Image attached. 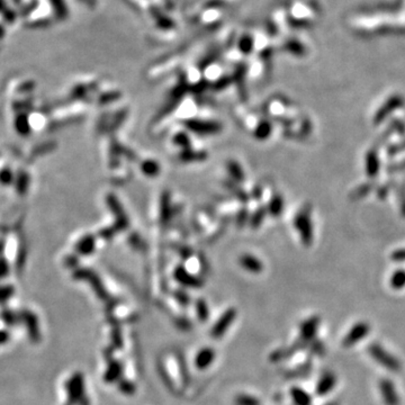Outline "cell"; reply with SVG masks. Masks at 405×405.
I'll return each mask as SVG.
<instances>
[{
	"instance_id": "cell-14",
	"label": "cell",
	"mask_w": 405,
	"mask_h": 405,
	"mask_svg": "<svg viewBox=\"0 0 405 405\" xmlns=\"http://www.w3.org/2000/svg\"><path fill=\"white\" fill-rule=\"evenodd\" d=\"M391 259L394 262H398V263L405 262V248L394 250L391 255Z\"/></svg>"
},
{
	"instance_id": "cell-6",
	"label": "cell",
	"mask_w": 405,
	"mask_h": 405,
	"mask_svg": "<svg viewBox=\"0 0 405 405\" xmlns=\"http://www.w3.org/2000/svg\"><path fill=\"white\" fill-rule=\"evenodd\" d=\"M235 317V312L230 311L224 314L222 317L220 318V321L215 324L214 328L212 329V337L213 338H221L224 334V332L228 330L231 322L234 320Z\"/></svg>"
},
{
	"instance_id": "cell-17",
	"label": "cell",
	"mask_w": 405,
	"mask_h": 405,
	"mask_svg": "<svg viewBox=\"0 0 405 405\" xmlns=\"http://www.w3.org/2000/svg\"><path fill=\"white\" fill-rule=\"evenodd\" d=\"M9 339V334L5 331H0V344L5 343Z\"/></svg>"
},
{
	"instance_id": "cell-5",
	"label": "cell",
	"mask_w": 405,
	"mask_h": 405,
	"mask_svg": "<svg viewBox=\"0 0 405 405\" xmlns=\"http://www.w3.org/2000/svg\"><path fill=\"white\" fill-rule=\"evenodd\" d=\"M215 351L214 349L206 347L203 348L198 351V354L195 357V365L198 369L204 370L208 368V367L213 364V361L215 359Z\"/></svg>"
},
{
	"instance_id": "cell-10",
	"label": "cell",
	"mask_w": 405,
	"mask_h": 405,
	"mask_svg": "<svg viewBox=\"0 0 405 405\" xmlns=\"http://www.w3.org/2000/svg\"><path fill=\"white\" fill-rule=\"evenodd\" d=\"M122 372V366L120 363H114L110 366V369H107V372L105 375L106 381L108 382H114L120 377Z\"/></svg>"
},
{
	"instance_id": "cell-16",
	"label": "cell",
	"mask_w": 405,
	"mask_h": 405,
	"mask_svg": "<svg viewBox=\"0 0 405 405\" xmlns=\"http://www.w3.org/2000/svg\"><path fill=\"white\" fill-rule=\"evenodd\" d=\"M388 193H390V186L388 185H383L377 188V196L380 197V199H385Z\"/></svg>"
},
{
	"instance_id": "cell-4",
	"label": "cell",
	"mask_w": 405,
	"mask_h": 405,
	"mask_svg": "<svg viewBox=\"0 0 405 405\" xmlns=\"http://www.w3.org/2000/svg\"><path fill=\"white\" fill-rule=\"evenodd\" d=\"M365 171L367 177L370 178V179H374L380 175L381 160L376 148L367 151L365 155Z\"/></svg>"
},
{
	"instance_id": "cell-13",
	"label": "cell",
	"mask_w": 405,
	"mask_h": 405,
	"mask_svg": "<svg viewBox=\"0 0 405 405\" xmlns=\"http://www.w3.org/2000/svg\"><path fill=\"white\" fill-rule=\"evenodd\" d=\"M236 405H260L259 399L250 395H239L235 398Z\"/></svg>"
},
{
	"instance_id": "cell-15",
	"label": "cell",
	"mask_w": 405,
	"mask_h": 405,
	"mask_svg": "<svg viewBox=\"0 0 405 405\" xmlns=\"http://www.w3.org/2000/svg\"><path fill=\"white\" fill-rule=\"evenodd\" d=\"M405 169V159L396 162V164H392L388 167V171L393 174V172H399Z\"/></svg>"
},
{
	"instance_id": "cell-2",
	"label": "cell",
	"mask_w": 405,
	"mask_h": 405,
	"mask_svg": "<svg viewBox=\"0 0 405 405\" xmlns=\"http://www.w3.org/2000/svg\"><path fill=\"white\" fill-rule=\"evenodd\" d=\"M295 226L300 231L302 241L305 246H311L313 242V228L311 221V208L305 207L296 215Z\"/></svg>"
},
{
	"instance_id": "cell-3",
	"label": "cell",
	"mask_w": 405,
	"mask_h": 405,
	"mask_svg": "<svg viewBox=\"0 0 405 405\" xmlns=\"http://www.w3.org/2000/svg\"><path fill=\"white\" fill-rule=\"evenodd\" d=\"M68 392V403L67 405H74L84 399L85 384L84 377L80 374L73 375L67 384Z\"/></svg>"
},
{
	"instance_id": "cell-9",
	"label": "cell",
	"mask_w": 405,
	"mask_h": 405,
	"mask_svg": "<svg viewBox=\"0 0 405 405\" xmlns=\"http://www.w3.org/2000/svg\"><path fill=\"white\" fill-rule=\"evenodd\" d=\"M391 285L394 289H402L405 286V270L397 269L391 277Z\"/></svg>"
},
{
	"instance_id": "cell-11",
	"label": "cell",
	"mask_w": 405,
	"mask_h": 405,
	"mask_svg": "<svg viewBox=\"0 0 405 405\" xmlns=\"http://www.w3.org/2000/svg\"><path fill=\"white\" fill-rule=\"evenodd\" d=\"M404 151H405V139L403 140V141L398 142V143H394V144L388 145L386 149V152H387L386 154L388 156H391V158H393V156L402 153V152H404Z\"/></svg>"
},
{
	"instance_id": "cell-12",
	"label": "cell",
	"mask_w": 405,
	"mask_h": 405,
	"mask_svg": "<svg viewBox=\"0 0 405 405\" xmlns=\"http://www.w3.org/2000/svg\"><path fill=\"white\" fill-rule=\"evenodd\" d=\"M387 128H390L393 134L396 133L398 135H401V137H404L405 135V123L401 120H392Z\"/></svg>"
},
{
	"instance_id": "cell-1",
	"label": "cell",
	"mask_w": 405,
	"mask_h": 405,
	"mask_svg": "<svg viewBox=\"0 0 405 405\" xmlns=\"http://www.w3.org/2000/svg\"><path fill=\"white\" fill-rule=\"evenodd\" d=\"M405 105L404 97L401 95H393L388 98L384 104H383L374 115V120L372 123L374 125H380L383 122H385L388 117H390L394 112H396L399 108H402Z\"/></svg>"
},
{
	"instance_id": "cell-7",
	"label": "cell",
	"mask_w": 405,
	"mask_h": 405,
	"mask_svg": "<svg viewBox=\"0 0 405 405\" xmlns=\"http://www.w3.org/2000/svg\"><path fill=\"white\" fill-rule=\"evenodd\" d=\"M372 189H374V183H371V182L363 183V185H360L356 189H354L353 193H350V199H353V201H357V199L364 198L372 192Z\"/></svg>"
},
{
	"instance_id": "cell-8",
	"label": "cell",
	"mask_w": 405,
	"mask_h": 405,
	"mask_svg": "<svg viewBox=\"0 0 405 405\" xmlns=\"http://www.w3.org/2000/svg\"><path fill=\"white\" fill-rule=\"evenodd\" d=\"M26 328L27 330H29V337L32 340V341H39L40 338H41V333L39 330V327H37V322L34 318V316H29L27 317V322H26Z\"/></svg>"
}]
</instances>
